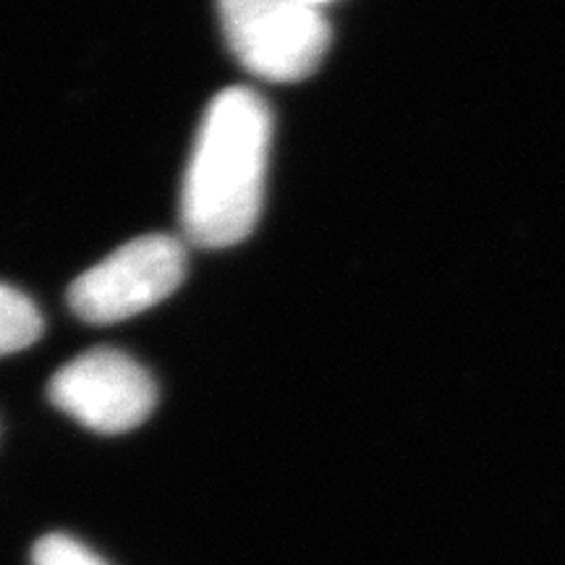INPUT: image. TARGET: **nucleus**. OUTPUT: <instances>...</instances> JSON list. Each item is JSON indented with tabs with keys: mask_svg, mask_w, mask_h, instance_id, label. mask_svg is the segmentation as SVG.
Listing matches in <instances>:
<instances>
[{
	"mask_svg": "<svg viewBox=\"0 0 565 565\" xmlns=\"http://www.w3.org/2000/svg\"><path fill=\"white\" fill-rule=\"evenodd\" d=\"M270 139V108L254 89H223L207 105L181 189V228L194 246L225 249L257 228Z\"/></svg>",
	"mask_w": 565,
	"mask_h": 565,
	"instance_id": "nucleus-1",
	"label": "nucleus"
},
{
	"mask_svg": "<svg viewBox=\"0 0 565 565\" xmlns=\"http://www.w3.org/2000/svg\"><path fill=\"white\" fill-rule=\"evenodd\" d=\"M217 13L231 53L265 82L307 79L330 47L328 19L299 0H217Z\"/></svg>",
	"mask_w": 565,
	"mask_h": 565,
	"instance_id": "nucleus-2",
	"label": "nucleus"
},
{
	"mask_svg": "<svg viewBox=\"0 0 565 565\" xmlns=\"http://www.w3.org/2000/svg\"><path fill=\"white\" fill-rule=\"evenodd\" d=\"M186 278V246L168 233H150L118 246L100 265L71 282L68 303L82 320L110 324L166 301Z\"/></svg>",
	"mask_w": 565,
	"mask_h": 565,
	"instance_id": "nucleus-3",
	"label": "nucleus"
},
{
	"mask_svg": "<svg viewBox=\"0 0 565 565\" xmlns=\"http://www.w3.org/2000/svg\"><path fill=\"white\" fill-rule=\"evenodd\" d=\"M47 398L92 433L121 435L152 414L158 385L129 353L92 349L53 374Z\"/></svg>",
	"mask_w": 565,
	"mask_h": 565,
	"instance_id": "nucleus-4",
	"label": "nucleus"
},
{
	"mask_svg": "<svg viewBox=\"0 0 565 565\" xmlns=\"http://www.w3.org/2000/svg\"><path fill=\"white\" fill-rule=\"evenodd\" d=\"M42 333V315L34 301L0 282V356L30 349Z\"/></svg>",
	"mask_w": 565,
	"mask_h": 565,
	"instance_id": "nucleus-5",
	"label": "nucleus"
},
{
	"mask_svg": "<svg viewBox=\"0 0 565 565\" xmlns=\"http://www.w3.org/2000/svg\"><path fill=\"white\" fill-rule=\"evenodd\" d=\"M34 565H108L68 534H47L34 545Z\"/></svg>",
	"mask_w": 565,
	"mask_h": 565,
	"instance_id": "nucleus-6",
	"label": "nucleus"
},
{
	"mask_svg": "<svg viewBox=\"0 0 565 565\" xmlns=\"http://www.w3.org/2000/svg\"><path fill=\"white\" fill-rule=\"evenodd\" d=\"M299 3L309 6V9H317V11H322V6H324V3H330V0H299Z\"/></svg>",
	"mask_w": 565,
	"mask_h": 565,
	"instance_id": "nucleus-7",
	"label": "nucleus"
}]
</instances>
